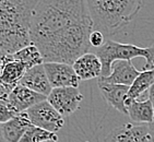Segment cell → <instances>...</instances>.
Masks as SVG:
<instances>
[{"label": "cell", "mask_w": 154, "mask_h": 142, "mask_svg": "<svg viewBox=\"0 0 154 142\" xmlns=\"http://www.w3.org/2000/svg\"><path fill=\"white\" fill-rule=\"evenodd\" d=\"M31 122L27 118L25 112L15 115L9 122L1 125L3 138L6 142H20L21 138L31 126Z\"/></svg>", "instance_id": "e0dca14e"}, {"label": "cell", "mask_w": 154, "mask_h": 142, "mask_svg": "<svg viewBox=\"0 0 154 142\" xmlns=\"http://www.w3.org/2000/svg\"><path fill=\"white\" fill-rule=\"evenodd\" d=\"M1 125H2V124H0V142H6V140H5V138H3L2 127H1Z\"/></svg>", "instance_id": "4316f807"}, {"label": "cell", "mask_w": 154, "mask_h": 142, "mask_svg": "<svg viewBox=\"0 0 154 142\" xmlns=\"http://www.w3.org/2000/svg\"><path fill=\"white\" fill-rule=\"evenodd\" d=\"M25 114L33 126L49 132L56 133L65 125V118L48 103L47 100L29 108Z\"/></svg>", "instance_id": "8992f818"}, {"label": "cell", "mask_w": 154, "mask_h": 142, "mask_svg": "<svg viewBox=\"0 0 154 142\" xmlns=\"http://www.w3.org/2000/svg\"><path fill=\"white\" fill-rule=\"evenodd\" d=\"M51 140L58 141V137L56 133L49 132L42 128L31 125L22 136L20 142H45L51 141Z\"/></svg>", "instance_id": "ffe728a7"}, {"label": "cell", "mask_w": 154, "mask_h": 142, "mask_svg": "<svg viewBox=\"0 0 154 142\" xmlns=\"http://www.w3.org/2000/svg\"><path fill=\"white\" fill-rule=\"evenodd\" d=\"M93 22H83L62 29L34 41L45 62H61L72 66L84 54L89 53L90 34Z\"/></svg>", "instance_id": "7a4b0ae2"}, {"label": "cell", "mask_w": 154, "mask_h": 142, "mask_svg": "<svg viewBox=\"0 0 154 142\" xmlns=\"http://www.w3.org/2000/svg\"><path fill=\"white\" fill-rule=\"evenodd\" d=\"M10 56H11V55H9V54H7L6 51H3L0 49V71L2 69L3 65L10 59Z\"/></svg>", "instance_id": "603a6c76"}, {"label": "cell", "mask_w": 154, "mask_h": 142, "mask_svg": "<svg viewBox=\"0 0 154 142\" xmlns=\"http://www.w3.org/2000/svg\"><path fill=\"white\" fill-rule=\"evenodd\" d=\"M26 70V67L22 62L13 60L10 56V59L3 65L0 71V83L10 93L19 84Z\"/></svg>", "instance_id": "2e32d148"}, {"label": "cell", "mask_w": 154, "mask_h": 142, "mask_svg": "<svg viewBox=\"0 0 154 142\" xmlns=\"http://www.w3.org/2000/svg\"><path fill=\"white\" fill-rule=\"evenodd\" d=\"M46 100L47 97L44 95L38 94L25 86L18 84L8 94L7 103L9 104L12 110L17 114H20V113L26 112L32 106L43 101H46Z\"/></svg>", "instance_id": "30bf717a"}, {"label": "cell", "mask_w": 154, "mask_h": 142, "mask_svg": "<svg viewBox=\"0 0 154 142\" xmlns=\"http://www.w3.org/2000/svg\"><path fill=\"white\" fill-rule=\"evenodd\" d=\"M38 0H0V49L12 55L31 44L30 25Z\"/></svg>", "instance_id": "3957f363"}, {"label": "cell", "mask_w": 154, "mask_h": 142, "mask_svg": "<svg viewBox=\"0 0 154 142\" xmlns=\"http://www.w3.org/2000/svg\"><path fill=\"white\" fill-rule=\"evenodd\" d=\"M97 84L102 96L107 102V104L115 108L117 112L127 115L126 97H127L129 86L110 84V83H106L101 80H97Z\"/></svg>", "instance_id": "4fadbf2b"}, {"label": "cell", "mask_w": 154, "mask_h": 142, "mask_svg": "<svg viewBox=\"0 0 154 142\" xmlns=\"http://www.w3.org/2000/svg\"><path fill=\"white\" fill-rule=\"evenodd\" d=\"M19 84L38 93V94L44 95L46 97L51 91V86L49 84L46 72H45L44 63L27 69Z\"/></svg>", "instance_id": "7c38bea8"}, {"label": "cell", "mask_w": 154, "mask_h": 142, "mask_svg": "<svg viewBox=\"0 0 154 142\" xmlns=\"http://www.w3.org/2000/svg\"><path fill=\"white\" fill-rule=\"evenodd\" d=\"M11 58L19 62H22L26 67V69H31L35 66L44 63V60H43V57L39 53L38 48L32 43L25 47L21 48L17 53L12 54Z\"/></svg>", "instance_id": "d6986e66"}, {"label": "cell", "mask_w": 154, "mask_h": 142, "mask_svg": "<svg viewBox=\"0 0 154 142\" xmlns=\"http://www.w3.org/2000/svg\"><path fill=\"white\" fill-rule=\"evenodd\" d=\"M140 71L136 68L131 60H116L113 62L110 73L107 77H100L98 80L110 84L130 86Z\"/></svg>", "instance_id": "8fae6325"}, {"label": "cell", "mask_w": 154, "mask_h": 142, "mask_svg": "<svg viewBox=\"0 0 154 142\" xmlns=\"http://www.w3.org/2000/svg\"><path fill=\"white\" fill-rule=\"evenodd\" d=\"M93 30L113 36L127 26L142 7V0H85Z\"/></svg>", "instance_id": "277c9868"}, {"label": "cell", "mask_w": 154, "mask_h": 142, "mask_svg": "<svg viewBox=\"0 0 154 142\" xmlns=\"http://www.w3.org/2000/svg\"><path fill=\"white\" fill-rule=\"evenodd\" d=\"M85 142H88V141H85Z\"/></svg>", "instance_id": "f1b7e54d"}, {"label": "cell", "mask_w": 154, "mask_h": 142, "mask_svg": "<svg viewBox=\"0 0 154 142\" xmlns=\"http://www.w3.org/2000/svg\"><path fill=\"white\" fill-rule=\"evenodd\" d=\"M8 94H9V91L0 83V101H7Z\"/></svg>", "instance_id": "cb8c5ba5"}, {"label": "cell", "mask_w": 154, "mask_h": 142, "mask_svg": "<svg viewBox=\"0 0 154 142\" xmlns=\"http://www.w3.org/2000/svg\"><path fill=\"white\" fill-rule=\"evenodd\" d=\"M95 55L102 63L101 77H107L110 68L116 60H132L137 57H142L145 62L150 61L153 54V47H139L134 44H126L112 39L105 41L103 46L95 49Z\"/></svg>", "instance_id": "5b68a950"}, {"label": "cell", "mask_w": 154, "mask_h": 142, "mask_svg": "<svg viewBox=\"0 0 154 142\" xmlns=\"http://www.w3.org/2000/svg\"><path fill=\"white\" fill-rule=\"evenodd\" d=\"M92 21L85 0H38L32 11L31 43L44 36Z\"/></svg>", "instance_id": "6da1fadb"}, {"label": "cell", "mask_w": 154, "mask_h": 142, "mask_svg": "<svg viewBox=\"0 0 154 142\" xmlns=\"http://www.w3.org/2000/svg\"><path fill=\"white\" fill-rule=\"evenodd\" d=\"M126 108L134 124L150 125L154 120V108L149 98L134 100L127 104Z\"/></svg>", "instance_id": "9a60e30c"}, {"label": "cell", "mask_w": 154, "mask_h": 142, "mask_svg": "<svg viewBox=\"0 0 154 142\" xmlns=\"http://www.w3.org/2000/svg\"><path fill=\"white\" fill-rule=\"evenodd\" d=\"M105 43V36L102 32L96 30H93L92 33L90 34V44L91 47H94V49L100 48L101 46H103V44Z\"/></svg>", "instance_id": "7402d4cb"}, {"label": "cell", "mask_w": 154, "mask_h": 142, "mask_svg": "<svg viewBox=\"0 0 154 142\" xmlns=\"http://www.w3.org/2000/svg\"><path fill=\"white\" fill-rule=\"evenodd\" d=\"M149 136H150V142H154V122L149 125Z\"/></svg>", "instance_id": "484cf974"}, {"label": "cell", "mask_w": 154, "mask_h": 142, "mask_svg": "<svg viewBox=\"0 0 154 142\" xmlns=\"http://www.w3.org/2000/svg\"><path fill=\"white\" fill-rule=\"evenodd\" d=\"M154 81V70H142L140 71L138 77L134 79L127 93L126 97V106L129 102L138 100L144 92H148L149 88L151 86Z\"/></svg>", "instance_id": "ac0fdd59"}, {"label": "cell", "mask_w": 154, "mask_h": 142, "mask_svg": "<svg viewBox=\"0 0 154 142\" xmlns=\"http://www.w3.org/2000/svg\"><path fill=\"white\" fill-rule=\"evenodd\" d=\"M104 142H150L149 125L125 124L110 131Z\"/></svg>", "instance_id": "9c48e42d"}, {"label": "cell", "mask_w": 154, "mask_h": 142, "mask_svg": "<svg viewBox=\"0 0 154 142\" xmlns=\"http://www.w3.org/2000/svg\"><path fill=\"white\" fill-rule=\"evenodd\" d=\"M79 80H91L100 78L102 73V63L94 53H86L79 57L72 65Z\"/></svg>", "instance_id": "5bb4252c"}, {"label": "cell", "mask_w": 154, "mask_h": 142, "mask_svg": "<svg viewBox=\"0 0 154 142\" xmlns=\"http://www.w3.org/2000/svg\"><path fill=\"white\" fill-rule=\"evenodd\" d=\"M44 68L51 89L56 88H78L80 80L72 66L61 62H45Z\"/></svg>", "instance_id": "ba28073f"}, {"label": "cell", "mask_w": 154, "mask_h": 142, "mask_svg": "<svg viewBox=\"0 0 154 142\" xmlns=\"http://www.w3.org/2000/svg\"><path fill=\"white\" fill-rule=\"evenodd\" d=\"M45 142H58V141H55V140H51V141H45Z\"/></svg>", "instance_id": "83f0119b"}, {"label": "cell", "mask_w": 154, "mask_h": 142, "mask_svg": "<svg viewBox=\"0 0 154 142\" xmlns=\"http://www.w3.org/2000/svg\"><path fill=\"white\" fill-rule=\"evenodd\" d=\"M148 98L150 100V102L152 103L153 108H154V81L152 82L151 86H150L148 90Z\"/></svg>", "instance_id": "d4e9b609"}, {"label": "cell", "mask_w": 154, "mask_h": 142, "mask_svg": "<svg viewBox=\"0 0 154 142\" xmlns=\"http://www.w3.org/2000/svg\"><path fill=\"white\" fill-rule=\"evenodd\" d=\"M83 95L78 88H56L51 89L47 102L65 118L72 115L79 108Z\"/></svg>", "instance_id": "52a82bcc"}, {"label": "cell", "mask_w": 154, "mask_h": 142, "mask_svg": "<svg viewBox=\"0 0 154 142\" xmlns=\"http://www.w3.org/2000/svg\"><path fill=\"white\" fill-rule=\"evenodd\" d=\"M15 115L18 114L12 110L11 106L7 103V101H0V124L9 122Z\"/></svg>", "instance_id": "44dd1931"}]
</instances>
